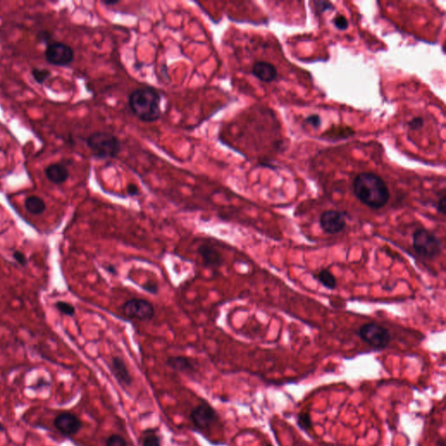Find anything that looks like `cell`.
Segmentation results:
<instances>
[{"label": "cell", "mask_w": 446, "mask_h": 446, "mask_svg": "<svg viewBox=\"0 0 446 446\" xmlns=\"http://www.w3.org/2000/svg\"><path fill=\"white\" fill-rule=\"evenodd\" d=\"M352 189L357 200L372 209L385 207L391 196L383 179L372 172L358 173L352 182Z\"/></svg>", "instance_id": "cell-1"}, {"label": "cell", "mask_w": 446, "mask_h": 446, "mask_svg": "<svg viewBox=\"0 0 446 446\" xmlns=\"http://www.w3.org/2000/svg\"><path fill=\"white\" fill-rule=\"evenodd\" d=\"M161 102L158 91L148 86L136 88L128 97V106L132 113L147 123L156 122L161 118Z\"/></svg>", "instance_id": "cell-2"}, {"label": "cell", "mask_w": 446, "mask_h": 446, "mask_svg": "<svg viewBox=\"0 0 446 446\" xmlns=\"http://www.w3.org/2000/svg\"><path fill=\"white\" fill-rule=\"evenodd\" d=\"M87 147L99 160H109L118 156L121 142L117 136L107 132H94L87 138Z\"/></svg>", "instance_id": "cell-3"}, {"label": "cell", "mask_w": 446, "mask_h": 446, "mask_svg": "<svg viewBox=\"0 0 446 446\" xmlns=\"http://www.w3.org/2000/svg\"><path fill=\"white\" fill-rule=\"evenodd\" d=\"M412 247L417 256L426 260L434 259L443 250V245L438 236L423 227L414 231Z\"/></svg>", "instance_id": "cell-4"}, {"label": "cell", "mask_w": 446, "mask_h": 446, "mask_svg": "<svg viewBox=\"0 0 446 446\" xmlns=\"http://www.w3.org/2000/svg\"><path fill=\"white\" fill-rule=\"evenodd\" d=\"M358 335L364 343L378 350L388 347L392 340L389 329L375 322H368L361 326Z\"/></svg>", "instance_id": "cell-5"}, {"label": "cell", "mask_w": 446, "mask_h": 446, "mask_svg": "<svg viewBox=\"0 0 446 446\" xmlns=\"http://www.w3.org/2000/svg\"><path fill=\"white\" fill-rule=\"evenodd\" d=\"M74 51L67 44L55 41L46 46L45 58L47 63L54 66L65 67L74 61Z\"/></svg>", "instance_id": "cell-6"}, {"label": "cell", "mask_w": 446, "mask_h": 446, "mask_svg": "<svg viewBox=\"0 0 446 446\" xmlns=\"http://www.w3.org/2000/svg\"><path fill=\"white\" fill-rule=\"evenodd\" d=\"M121 311L126 317L139 321H149L154 317V307L147 300L132 298L121 306Z\"/></svg>", "instance_id": "cell-7"}, {"label": "cell", "mask_w": 446, "mask_h": 446, "mask_svg": "<svg viewBox=\"0 0 446 446\" xmlns=\"http://www.w3.org/2000/svg\"><path fill=\"white\" fill-rule=\"evenodd\" d=\"M320 227L324 233L335 235L340 233L346 227V220L344 214L340 211H324L320 216Z\"/></svg>", "instance_id": "cell-8"}, {"label": "cell", "mask_w": 446, "mask_h": 446, "mask_svg": "<svg viewBox=\"0 0 446 446\" xmlns=\"http://www.w3.org/2000/svg\"><path fill=\"white\" fill-rule=\"evenodd\" d=\"M190 420L199 430L208 429L217 419V413L208 403H202L196 406L190 412Z\"/></svg>", "instance_id": "cell-9"}, {"label": "cell", "mask_w": 446, "mask_h": 446, "mask_svg": "<svg viewBox=\"0 0 446 446\" xmlns=\"http://www.w3.org/2000/svg\"><path fill=\"white\" fill-rule=\"evenodd\" d=\"M53 425L62 434L72 436L81 431L82 422L76 415L70 412H63L55 417Z\"/></svg>", "instance_id": "cell-10"}, {"label": "cell", "mask_w": 446, "mask_h": 446, "mask_svg": "<svg viewBox=\"0 0 446 446\" xmlns=\"http://www.w3.org/2000/svg\"><path fill=\"white\" fill-rule=\"evenodd\" d=\"M198 253L202 257V263L207 268H219L224 264L222 254L212 245L203 243L198 247Z\"/></svg>", "instance_id": "cell-11"}, {"label": "cell", "mask_w": 446, "mask_h": 446, "mask_svg": "<svg viewBox=\"0 0 446 446\" xmlns=\"http://www.w3.org/2000/svg\"><path fill=\"white\" fill-rule=\"evenodd\" d=\"M252 74L259 81L270 83L278 77L277 67L267 61H257L252 66Z\"/></svg>", "instance_id": "cell-12"}, {"label": "cell", "mask_w": 446, "mask_h": 446, "mask_svg": "<svg viewBox=\"0 0 446 446\" xmlns=\"http://www.w3.org/2000/svg\"><path fill=\"white\" fill-rule=\"evenodd\" d=\"M111 371L117 382L121 385L128 387L132 384L133 379L128 372V369L124 360L121 357L117 356L112 357L111 362Z\"/></svg>", "instance_id": "cell-13"}, {"label": "cell", "mask_w": 446, "mask_h": 446, "mask_svg": "<svg viewBox=\"0 0 446 446\" xmlns=\"http://www.w3.org/2000/svg\"><path fill=\"white\" fill-rule=\"evenodd\" d=\"M167 365L174 372L182 374H193L196 372V364L193 360L184 356H174L169 357L167 359Z\"/></svg>", "instance_id": "cell-14"}, {"label": "cell", "mask_w": 446, "mask_h": 446, "mask_svg": "<svg viewBox=\"0 0 446 446\" xmlns=\"http://www.w3.org/2000/svg\"><path fill=\"white\" fill-rule=\"evenodd\" d=\"M45 174L47 180L55 185L63 184L70 177L69 170L61 163H52L47 166Z\"/></svg>", "instance_id": "cell-15"}, {"label": "cell", "mask_w": 446, "mask_h": 446, "mask_svg": "<svg viewBox=\"0 0 446 446\" xmlns=\"http://www.w3.org/2000/svg\"><path fill=\"white\" fill-rule=\"evenodd\" d=\"M25 207L28 213L34 216H41L46 211V204L40 196H31L26 199Z\"/></svg>", "instance_id": "cell-16"}, {"label": "cell", "mask_w": 446, "mask_h": 446, "mask_svg": "<svg viewBox=\"0 0 446 446\" xmlns=\"http://www.w3.org/2000/svg\"><path fill=\"white\" fill-rule=\"evenodd\" d=\"M317 278L323 287L333 290L337 288V278L328 269H322L317 274Z\"/></svg>", "instance_id": "cell-17"}, {"label": "cell", "mask_w": 446, "mask_h": 446, "mask_svg": "<svg viewBox=\"0 0 446 446\" xmlns=\"http://www.w3.org/2000/svg\"><path fill=\"white\" fill-rule=\"evenodd\" d=\"M32 76L33 80L36 81V83L38 85H43L48 79L51 78L52 76V72L50 70L46 69V68H32Z\"/></svg>", "instance_id": "cell-18"}, {"label": "cell", "mask_w": 446, "mask_h": 446, "mask_svg": "<svg viewBox=\"0 0 446 446\" xmlns=\"http://www.w3.org/2000/svg\"><path fill=\"white\" fill-rule=\"evenodd\" d=\"M297 424L300 429L304 432H307L312 427V420H311V414L308 412H302L297 416Z\"/></svg>", "instance_id": "cell-19"}, {"label": "cell", "mask_w": 446, "mask_h": 446, "mask_svg": "<svg viewBox=\"0 0 446 446\" xmlns=\"http://www.w3.org/2000/svg\"><path fill=\"white\" fill-rule=\"evenodd\" d=\"M55 307L61 312V314L67 316V317H73L76 313L74 306L69 302L58 301L55 303Z\"/></svg>", "instance_id": "cell-20"}, {"label": "cell", "mask_w": 446, "mask_h": 446, "mask_svg": "<svg viewBox=\"0 0 446 446\" xmlns=\"http://www.w3.org/2000/svg\"><path fill=\"white\" fill-rule=\"evenodd\" d=\"M142 446H161V438L153 432H145Z\"/></svg>", "instance_id": "cell-21"}, {"label": "cell", "mask_w": 446, "mask_h": 446, "mask_svg": "<svg viewBox=\"0 0 446 446\" xmlns=\"http://www.w3.org/2000/svg\"><path fill=\"white\" fill-rule=\"evenodd\" d=\"M106 446H127V443L120 435L112 434L106 439Z\"/></svg>", "instance_id": "cell-22"}, {"label": "cell", "mask_w": 446, "mask_h": 446, "mask_svg": "<svg viewBox=\"0 0 446 446\" xmlns=\"http://www.w3.org/2000/svg\"><path fill=\"white\" fill-rule=\"evenodd\" d=\"M37 41H40V42H43V43L46 44V45H49L50 43H52L51 41H52V34L51 32H48V31H46V30H41L40 32L37 33Z\"/></svg>", "instance_id": "cell-23"}, {"label": "cell", "mask_w": 446, "mask_h": 446, "mask_svg": "<svg viewBox=\"0 0 446 446\" xmlns=\"http://www.w3.org/2000/svg\"><path fill=\"white\" fill-rule=\"evenodd\" d=\"M424 121L421 117H414L408 122V127L411 131H417L423 127Z\"/></svg>", "instance_id": "cell-24"}, {"label": "cell", "mask_w": 446, "mask_h": 446, "mask_svg": "<svg viewBox=\"0 0 446 446\" xmlns=\"http://www.w3.org/2000/svg\"><path fill=\"white\" fill-rule=\"evenodd\" d=\"M335 26L339 30H346L348 28V20L343 15L337 16L334 20Z\"/></svg>", "instance_id": "cell-25"}, {"label": "cell", "mask_w": 446, "mask_h": 446, "mask_svg": "<svg viewBox=\"0 0 446 446\" xmlns=\"http://www.w3.org/2000/svg\"><path fill=\"white\" fill-rule=\"evenodd\" d=\"M141 288H143L147 293L152 294V295H157L159 292L158 284L156 282H147L141 286Z\"/></svg>", "instance_id": "cell-26"}, {"label": "cell", "mask_w": 446, "mask_h": 446, "mask_svg": "<svg viewBox=\"0 0 446 446\" xmlns=\"http://www.w3.org/2000/svg\"><path fill=\"white\" fill-rule=\"evenodd\" d=\"M445 207H446V196L445 192L443 191L442 196L438 198V202H437V209L441 215L445 216Z\"/></svg>", "instance_id": "cell-27"}, {"label": "cell", "mask_w": 446, "mask_h": 446, "mask_svg": "<svg viewBox=\"0 0 446 446\" xmlns=\"http://www.w3.org/2000/svg\"><path fill=\"white\" fill-rule=\"evenodd\" d=\"M12 256H13L15 261H16L18 264L21 265V266H26L27 263H28V261H27V258H26V256H25L22 252H21V251H15L13 255H12Z\"/></svg>", "instance_id": "cell-28"}, {"label": "cell", "mask_w": 446, "mask_h": 446, "mask_svg": "<svg viewBox=\"0 0 446 446\" xmlns=\"http://www.w3.org/2000/svg\"><path fill=\"white\" fill-rule=\"evenodd\" d=\"M306 122L313 127H318L321 123V121H320L319 116L311 115L307 118Z\"/></svg>", "instance_id": "cell-29"}, {"label": "cell", "mask_w": 446, "mask_h": 446, "mask_svg": "<svg viewBox=\"0 0 446 446\" xmlns=\"http://www.w3.org/2000/svg\"><path fill=\"white\" fill-rule=\"evenodd\" d=\"M127 193H128L130 196H138L139 193H140L138 187L134 184L128 185V186H127Z\"/></svg>", "instance_id": "cell-30"}, {"label": "cell", "mask_w": 446, "mask_h": 446, "mask_svg": "<svg viewBox=\"0 0 446 446\" xmlns=\"http://www.w3.org/2000/svg\"><path fill=\"white\" fill-rule=\"evenodd\" d=\"M105 269L106 270L108 271L110 274H112V275H117V268H116L115 266H113L112 264H108L107 266H105Z\"/></svg>", "instance_id": "cell-31"}, {"label": "cell", "mask_w": 446, "mask_h": 446, "mask_svg": "<svg viewBox=\"0 0 446 446\" xmlns=\"http://www.w3.org/2000/svg\"><path fill=\"white\" fill-rule=\"evenodd\" d=\"M102 3L104 5H106V6H114V5H117V4H120V1H110V0H107V1H103Z\"/></svg>", "instance_id": "cell-32"}, {"label": "cell", "mask_w": 446, "mask_h": 446, "mask_svg": "<svg viewBox=\"0 0 446 446\" xmlns=\"http://www.w3.org/2000/svg\"><path fill=\"white\" fill-rule=\"evenodd\" d=\"M5 431H6V428L4 427V425L3 424H2V423H0V432H5Z\"/></svg>", "instance_id": "cell-33"}, {"label": "cell", "mask_w": 446, "mask_h": 446, "mask_svg": "<svg viewBox=\"0 0 446 446\" xmlns=\"http://www.w3.org/2000/svg\"><path fill=\"white\" fill-rule=\"evenodd\" d=\"M267 446H273L272 444H267Z\"/></svg>", "instance_id": "cell-34"}]
</instances>
